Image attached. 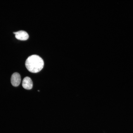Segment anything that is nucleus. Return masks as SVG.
Returning a JSON list of instances; mask_svg holds the SVG:
<instances>
[{
    "mask_svg": "<svg viewBox=\"0 0 133 133\" xmlns=\"http://www.w3.org/2000/svg\"><path fill=\"white\" fill-rule=\"evenodd\" d=\"M16 38L18 40H25L28 39L29 36L28 33L23 30H20L14 32Z\"/></svg>",
    "mask_w": 133,
    "mask_h": 133,
    "instance_id": "nucleus-3",
    "label": "nucleus"
},
{
    "mask_svg": "<svg viewBox=\"0 0 133 133\" xmlns=\"http://www.w3.org/2000/svg\"><path fill=\"white\" fill-rule=\"evenodd\" d=\"M25 66L30 72L36 73L43 68L44 62L43 59L36 55H33L29 57L25 62Z\"/></svg>",
    "mask_w": 133,
    "mask_h": 133,
    "instance_id": "nucleus-1",
    "label": "nucleus"
},
{
    "mask_svg": "<svg viewBox=\"0 0 133 133\" xmlns=\"http://www.w3.org/2000/svg\"><path fill=\"white\" fill-rule=\"evenodd\" d=\"M21 77L19 74L17 72L13 73L11 76V81L13 86L17 87L20 84L21 82Z\"/></svg>",
    "mask_w": 133,
    "mask_h": 133,
    "instance_id": "nucleus-2",
    "label": "nucleus"
},
{
    "mask_svg": "<svg viewBox=\"0 0 133 133\" xmlns=\"http://www.w3.org/2000/svg\"><path fill=\"white\" fill-rule=\"evenodd\" d=\"M22 87L27 90L31 89L33 86V82L30 78L26 77L23 79L22 83Z\"/></svg>",
    "mask_w": 133,
    "mask_h": 133,
    "instance_id": "nucleus-4",
    "label": "nucleus"
}]
</instances>
